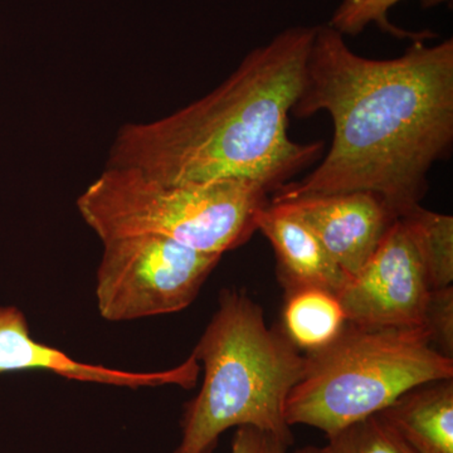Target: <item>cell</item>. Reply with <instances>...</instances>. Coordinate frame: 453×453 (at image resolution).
Listing matches in <instances>:
<instances>
[{
    "label": "cell",
    "mask_w": 453,
    "mask_h": 453,
    "mask_svg": "<svg viewBox=\"0 0 453 453\" xmlns=\"http://www.w3.org/2000/svg\"><path fill=\"white\" fill-rule=\"evenodd\" d=\"M332 116L334 138L320 165L286 183L271 201L333 193L369 192L396 219L428 189V173L453 142V40L413 41L403 55H357L344 35L316 27L305 83L292 113Z\"/></svg>",
    "instance_id": "obj_1"
},
{
    "label": "cell",
    "mask_w": 453,
    "mask_h": 453,
    "mask_svg": "<svg viewBox=\"0 0 453 453\" xmlns=\"http://www.w3.org/2000/svg\"><path fill=\"white\" fill-rule=\"evenodd\" d=\"M315 33L316 27L285 29L204 97L165 118L124 125L106 166L164 183L244 179L276 192L324 149L323 142L299 144L288 136Z\"/></svg>",
    "instance_id": "obj_2"
},
{
    "label": "cell",
    "mask_w": 453,
    "mask_h": 453,
    "mask_svg": "<svg viewBox=\"0 0 453 453\" xmlns=\"http://www.w3.org/2000/svg\"><path fill=\"white\" fill-rule=\"evenodd\" d=\"M193 356L204 365V380L186 405L173 453H211L226 429L244 426L290 445L286 401L303 378L305 357L282 332L267 327L258 303L243 292H220Z\"/></svg>",
    "instance_id": "obj_3"
},
{
    "label": "cell",
    "mask_w": 453,
    "mask_h": 453,
    "mask_svg": "<svg viewBox=\"0 0 453 453\" xmlns=\"http://www.w3.org/2000/svg\"><path fill=\"white\" fill-rule=\"evenodd\" d=\"M268 193L244 179L164 183L139 170L106 166L76 205L101 242L157 234L222 256L257 231L256 219L270 203Z\"/></svg>",
    "instance_id": "obj_4"
},
{
    "label": "cell",
    "mask_w": 453,
    "mask_h": 453,
    "mask_svg": "<svg viewBox=\"0 0 453 453\" xmlns=\"http://www.w3.org/2000/svg\"><path fill=\"white\" fill-rule=\"evenodd\" d=\"M453 380V359L422 327L388 329L347 324L338 338L305 356V369L286 401L288 425L326 437L380 413L408 390Z\"/></svg>",
    "instance_id": "obj_5"
},
{
    "label": "cell",
    "mask_w": 453,
    "mask_h": 453,
    "mask_svg": "<svg viewBox=\"0 0 453 453\" xmlns=\"http://www.w3.org/2000/svg\"><path fill=\"white\" fill-rule=\"evenodd\" d=\"M103 244L95 295L98 312L112 323L188 308L222 257L157 234L113 238Z\"/></svg>",
    "instance_id": "obj_6"
},
{
    "label": "cell",
    "mask_w": 453,
    "mask_h": 453,
    "mask_svg": "<svg viewBox=\"0 0 453 453\" xmlns=\"http://www.w3.org/2000/svg\"><path fill=\"white\" fill-rule=\"evenodd\" d=\"M431 292L425 268L403 222L396 219L372 257L339 292L349 324L422 327Z\"/></svg>",
    "instance_id": "obj_7"
},
{
    "label": "cell",
    "mask_w": 453,
    "mask_h": 453,
    "mask_svg": "<svg viewBox=\"0 0 453 453\" xmlns=\"http://www.w3.org/2000/svg\"><path fill=\"white\" fill-rule=\"evenodd\" d=\"M282 203L319 238L349 277L356 276L396 219L374 193L345 192L299 196Z\"/></svg>",
    "instance_id": "obj_8"
},
{
    "label": "cell",
    "mask_w": 453,
    "mask_h": 453,
    "mask_svg": "<svg viewBox=\"0 0 453 453\" xmlns=\"http://www.w3.org/2000/svg\"><path fill=\"white\" fill-rule=\"evenodd\" d=\"M44 371L65 380L106 384L122 388H146L165 384L190 388L198 377L196 357L169 371L139 372L79 362L44 342L33 339L26 315L16 306L0 308V372Z\"/></svg>",
    "instance_id": "obj_9"
},
{
    "label": "cell",
    "mask_w": 453,
    "mask_h": 453,
    "mask_svg": "<svg viewBox=\"0 0 453 453\" xmlns=\"http://www.w3.org/2000/svg\"><path fill=\"white\" fill-rule=\"evenodd\" d=\"M256 228L273 244L277 276L286 291L319 288L339 295L350 280L311 229L282 203L270 201L259 211Z\"/></svg>",
    "instance_id": "obj_10"
},
{
    "label": "cell",
    "mask_w": 453,
    "mask_h": 453,
    "mask_svg": "<svg viewBox=\"0 0 453 453\" xmlns=\"http://www.w3.org/2000/svg\"><path fill=\"white\" fill-rule=\"evenodd\" d=\"M380 414L417 453H453V380L408 390Z\"/></svg>",
    "instance_id": "obj_11"
},
{
    "label": "cell",
    "mask_w": 453,
    "mask_h": 453,
    "mask_svg": "<svg viewBox=\"0 0 453 453\" xmlns=\"http://www.w3.org/2000/svg\"><path fill=\"white\" fill-rule=\"evenodd\" d=\"M347 324L338 295L319 288L286 291L282 334L297 350H320L338 338Z\"/></svg>",
    "instance_id": "obj_12"
},
{
    "label": "cell",
    "mask_w": 453,
    "mask_h": 453,
    "mask_svg": "<svg viewBox=\"0 0 453 453\" xmlns=\"http://www.w3.org/2000/svg\"><path fill=\"white\" fill-rule=\"evenodd\" d=\"M399 219L412 238L431 290L452 286V216L426 210L418 204L405 211Z\"/></svg>",
    "instance_id": "obj_13"
},
{
    "label": "cell",
    "mask_w": 453,
    "mask_h": 453,
    "mask_svg": "<svg viewBox=\"0 0 453 453\" xmlns=\"http://www.w3.org/2000/svg\"><path fill=\"white\" fill-rule=\"evenodd\" d=\"M399 2L402 0H342L327 26L342 35H357L369 25H375L396 38L417 41L431 37V33L427 31L411 33L389 22V11ZM445 2L449 0H423V4L425 7H434Z\"/></svg>",
    "instance_id": "obj_14"
},
{
    "label": "cell",
    "mask_w": 453,
    "mask_h": 453,
    "mask_svg": "<svg viewBox=\"0 0 453 453\" xmlns=\"http://www.w3.org/2000/svg\"><path fill=\"white\" fill-rule=\"evenodd\" d=\"M333 453H417L380 413L327 437Z\"/></svg>",
    "instance_id": "obj_15"
},
{
    "label": "cell",
    "mask_w": 453,
    "mask_h": 453,
    "mask_svg": "<svg viewBox=\"0 0 453 453\" xmlns=\"http://www.w3.org/2000/svg\"><path fill=\"white\" fill-rule=\"evenodd\" d=\"M422 329L443 356L453 359V288H434L428 295Z\"/></svg>",
    "instance_id": "obj_16"
},
{
    "label": "cell",
    "mask_w": 453,
    "mask_h": 453,
    "mask_svg": "<svg viewBox=\"0 0 453 453\" xmlns=\"http://www.w3.org/2000/svg\"><path fill=\"white\" fill-rule=\"evenodd\" d=\"M288 445L279 438L253 427H238L231 453H286Z\"/></svg>",
    "instance_id": "obj_17"
},
{
    "label": "cell",
    "mask_w": 453,
    "mask_h": 453,
    "mask_svg": "<svg viewBox=\"0 0 453 453\" xmlns=\"http://www.w3.org/2000/svg\"><path fill=\"white\" fill-rule=\"evenodd\" d=\"M294 453H333L332 449H329V447L324 446V447H315V446H309V447H303V449H299V451L294 452Z\"/></svg>",
    "instance_id": "obj_18"
}]
</instances>
